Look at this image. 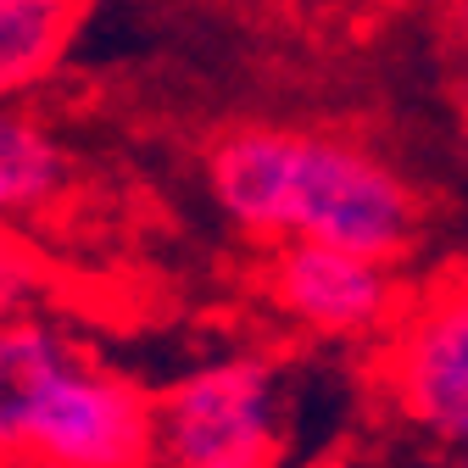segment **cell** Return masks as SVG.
Wrapping results in <instances>:
<instances>
[{
    "mask_svg": "<svg viewBox=\"0 0 468 468\" xmlns=\"http://www.w3.org/2000/svg\"><path fill=\"white\" fill-rule=\"evenodd\" d=\"M207 190L218 212L262 246L313 240L407 262L424 229L413 185L346 134L240 123L207 145Z\"/></svg>",
    "mask_w": 468,
    "mask_h": 468,
    "instance_id": "cell-1",
    "label": "cell"
},
{
    "mask_svg": "<svg viewBox=\"0 0 468 468\" xmlns=\"http://www.w3.org/2000/svg\"><path fill=\"white\" fill-rule=\"evenodd\" d=\"M39 296H45V262L0 223V324L34 313Z\"/></svg>",
    "mask_w": 468,
    "mask_h": 468,
    "instance_id": "cell-8",
    "label": "cell"
},
{
    "mask_svg": "<svg viewBox=\"0 0 468 468\" xmlns=\"http://www.w3.org/2000/svg\"><path fill=\"white\" fill-rule=\"evenodd\" d=\"M324 6H340V12H374L379 0H324Z\"/></svg>",
    "mask_w": 468,
    "mask_h": 468,
    "instance_id": "cell-9",
    "label": "cell"
},
{
    "mask_svg": "<svg viewBox=\"0 0 468 468\" xmlns=\"http://www.w3.org/2000/svg\"><path fill=\"white\" fill-rule=\"evenodd\" d=\"M379 346V385L396 413L441 452L468 441V268L430 279Z\"/></svg>",
    "mask_w": 468,
    "mask_h": 468,
    "instance_id": "cell-4",
    "label": "cell"
},
{
    "mask_svg": "<svg viewBox=\"0 0 468 468\" xmlns=\"http://www.w3.org/2000/svg\"><path fill=\"white\" fill-rule=\"evenodd\" d=\"M262 284L284 324H296L307 340H329V346L385 340L401 307L413 302L401 284V262L313 246V240H279L268 251Z\"/></svg>",
    "mask_w": 468,
    "mask_h": 468,
    "instance_id": "cell-5",
    "label": "cell"
},
{
    "mask_svg": "<svg viewBox=\"0 0 468 468\" xmlns=\"http://www.w3.org/2000/svg\"><path fill=\"white\" fill-rule=\"evenodd\" d=\"M290 379L262 351H223L156 390V468H284Z\"/></svg>",
    "mask_w": 468,
    "mask_h": 468,
    "instance_id": "cell-3",
    "label": "cell"
},
{
    "mask_svg": "<svg viewBox=\"0 0 468 468\" xmlns=\"http://www.w3.org/2000/svg\"><path fill=\"white\" fill-rule=\"evenodd\" d=\"M84 0H0V101L39 90L79 28Z\"/></svg>",
    "mask_w": 468,
    "mask_h": 468,
    "instance_id": "cell-7",
    "label": "cell"
},
{
    "mask_svg": "<svg viewBox=\"0 0 468 468\" xmlns=\"http://www.w3.org/2000/svg\"><path fill=\"white\" fill-rule=\"evenodd\" d=\"M73 185V156L34 112L0 101V223H17L62 201Z\"/></svg>",
    "mask_w": 468,
    "mask_h": 468,
    "instance_id": "cell-6",
    "label": "cell"
},
{
    "mask_svg": "<svg viewBox=\"0 0 468 468\" xmlns=\"http://www.w3.org/2000/svg\"><path fill=\"white\" fill-rule=\"evenodd\" d=\"M446 468H468V441H457V446H446Z\"/></svg>",
    "mask_w": 468,
    "mask_h": 468,
    "instance_id": "cell-10",
    "label": "cell"
},
{
    "mask_svg": "<svg viewBox=\"0 0 468 468\" xmlns=\"http://www.w3.org/2000/svg\"><path fill=\"white\" fill-rule=\"evenodd\" d=\"M0 463L156 468V396L39 313L0 324Z\"/></svg>",
    "mask_w": 468,
    "mask_h": 468,
    "instance_id": "cell-2",
    "label": "cell"
}]
</instances>
